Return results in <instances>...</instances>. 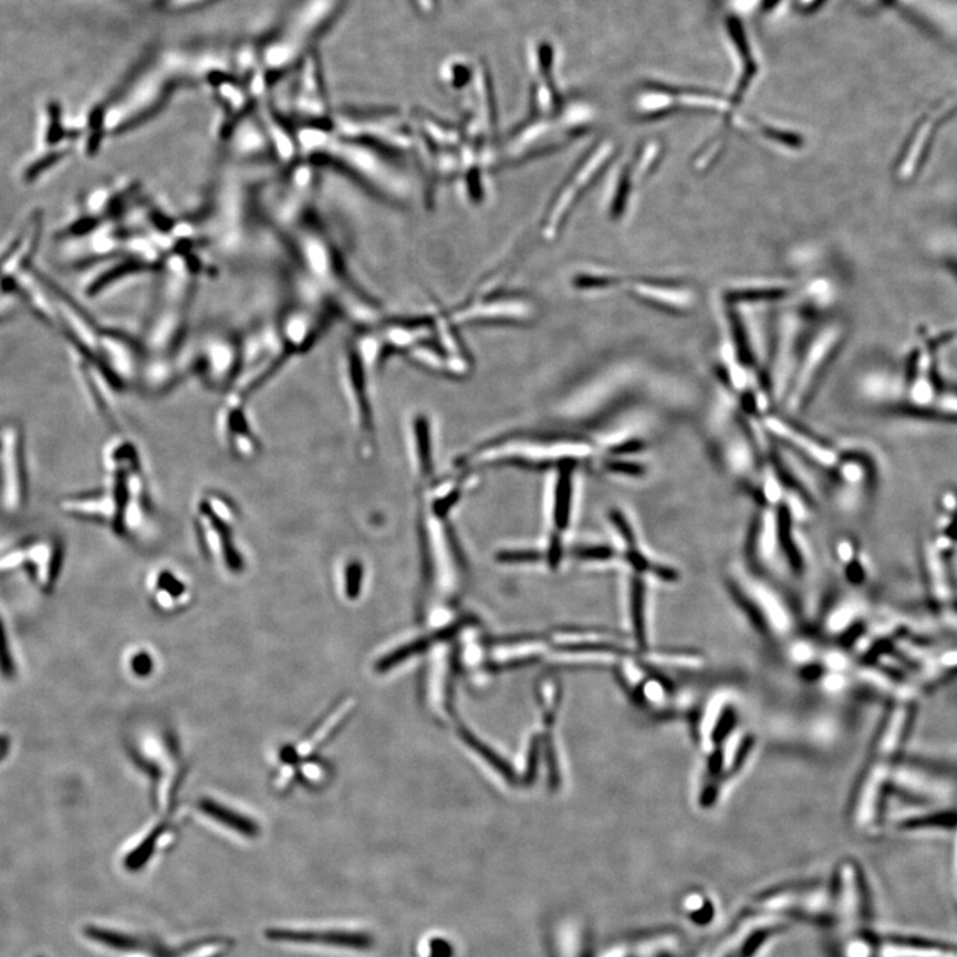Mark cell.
I'll use <instances>...</instances> for the list:
<instances>
[{
	"label": "cell",
	"mask_w": 957,
	"mask_h": 957,
	"mask_svg": "<svg viewBox=\"0 0 957 957\" xmlns=\"http://www.w3.org/2000/svg\"><path fill=\"white\" fill-rule=\"evenodd\" d=\"M212 69L209 51H165L145 63L114 96L98 105L85 125V149L148 121L184 84L204 82Z\"/></svg>",
	"instance_id": "1"
},
{
	"label": "cell",
	"mask_w": 957,
	"mask_h": 957,
	"mask_svg": "<svg viewBox=\"0 0 957 957\" xmlns=\"http://www.w3.org/2000/svg\"><path fill=\"white\" fill-rule=\"evenodd\" d=\"M196 268L187 254L174 253L162 267L157 295L141 343L143 368L138 386L150 394L174 387L184 372L178 363L194 295Z\"/></svg>",
	"instance_id": "2"
},
{
	"label": "cell",
	"mask_w": 957,
	"mask_h": 957,
	"mask_svg": "<svg viewBox=\"0 0 957 957\" xmlns=\"http://www.w3.org/2000/svg\"><path fill=\"white\" fill-rule=\"evenodd\" d=\"M345 0H299L285 18L259 43L270 83L295 71L315 52V44L341 15Z\"/></svg>",
	"instance_id": "3"
},
{
	"label": "cell",
	"mask_w": 957,
	"mask_h": 957,
	"mask_svg": "<svg viewBox=\"0 0 957 957\" xmlns=\"http://www.w3.org/2000/svg\"><path fill=\"white\" fill-rule=\"evenodd\" d=\"M725 579L746 615L771 642L788 646L800 637V620L789 600L763 573L749 564L732 561L726 568Z\"/></svg>",
	"instance_id": "4"
},
{
	"label": "cell",
	"mask_w": 957,
	"mask_h": 957,
	"mask_svg": "<svg viewBox=\"0 0 957 957\" xmlns=\"http://www.w3.org/2000/svg\"><path fill=\"white\" fill-rule=\"evenodd\" d=\"M194 520L201 551L210 563L241 573L247 554L237 537L241 513L235 501L219 491H204L195 501Z\"/></svg>",
	"instance_id": "5"
},
{
	"label": "cell",
	"mask_w": 957,
	"mask_h": 957,
	"mask_svg": "<svg viewBox=\"0 0 957 957\" xmlns=\"http://www.w3.org/2000/svg\"><path fill=\"white\" fill-rule=\"evenodd\" d=\"M843 336V329L840 326L823 330L811 341L807 352L798 355L794 373L780 404L789 417L802 414L811 405L826 370L842 345Z\"/></svg>",
	"instance_id": "6"
},
{
	"label": "cell",
	"mask_w": 957,
	"mask_h": 957,
	"mask_svg": "<svg viewBox=\"0 0 957 957\" xmlns=\"http://www.w3.org/2000/svg\"><path fill=\"white\" fill-rule=\"evenodd\" d=\"M240 363L241 341L214 330L197 342L185 367L199 376L204 385L215 391L227 388L229 392L239 375Z\"/></svg>",
	"instance_id": "7"
},
{
	"label": "cell",
	"mask_w": 957,
	"mask_h": 957,
	"mask_svg": "<svg viewBox=\"0 0 957 957\" xmlns=\"http://www.w3.org/2000/svg\"><path fill=\"white\" fill-rule=\"evenodd\" d=\"M79 137H82V132L65 124L61 105L55 102L45 105L41 129H39V142L34 154L24 165L23 180L35 184L54 170L59 164L70 157L74 144L81 141Z\"/></svg>",
	"instance_id": "8"
},
{
	"label": "cell",
	"mask_w": 957,
	"mask_h": 957,
	"mask_svg": "<svg viewBox=\"0 0 957 957\" xmlns=\"http://www.w3.org/2000/svg\"><path fill=\"white\" fill-rule=\"evenodd\" d=\"M763 430L770 440L795 455L816 470L830 472L840 459V448L831 445L829 440L810 431L789 415L769 414L761 420Z\"/></svg>",
	"instance_id": "9"
},
{
	"label": "cell",
	"mask_w": 957,
	"mask_h": 957,
	"mask_svg": "<svg viewBox=\"0 0 957 957\" xmlns=\"http://www.w3.org/2000/svg\"><path fill=\"white\" fill-rule=\"evenodd\" d=\"M831 495L844 512H860L874 490L876 471L867 454L855 448H840L833 470L828 472Z\"/></svg>",
	"instance_id": "10"
},
{
	"label": "cell",
	"mask_w": 957,
	"mask_h": 957,
	"mask_svg": "<svg viewBox=\"0 0 957 957\" xmlns=\"http://www.w3.org/2000/svg\"><path fill=\"white\" fill-rule=\"evenodd\" d=\"M248 398L228 392L216 415V431L221 445L236 460L252 461L259 457L262 445L259 433L250 418Z\"/></svg>",
	"instance_id": "11"
},
{
	"label": "cell",
	"mask_w": 957,
	"mask_h": 957,
	"mask_svg": "<svg viewBox=\"0 0 957 957\" xmlns=\"http://www.w3.org/2000/svg\"><path fill=\"white\" fill-rule=\"evenodd\" d=\"M293 110L299 124L330 125L333 112L327 101L325 77L316 51L297 67Z\"/></svg>",
	"instance_id": "12"
},
{
	"label": "cell",
	"mask_w": 957,
	"mask_h": 957,
	"mask_svg": "<svg viewBox=\"0 0 957 957\" xmlns=\"http://www.w3.org/2000/svg\"><path fill=\"white\" fill-rule=\"evenodd\" d=\"M904 374L901 408L928 417L943 388L937 381L933 350L928 345L917 346Z\"/></svg>",
	"instance_id": "13"
},
{
	"label": "cell",
	"mask_w": 957,
	"mask_h": 957,
	"mask_svg": "<svg viewBox=\"0 0 957 957\" xmlns=\"http://www.w3.org/2000/svg\"><path fill=\"white\" fill-rule=\"evenodd\" d=\"M893 759L873 750L851 803V820L855 826L867 828L875 821Z\"/></svg>",
	"instance_id": "14"
},
{
	"label": "cell",
	"mask_w": 957,
	"mask_h": 957,
	"mask_svg": "<svg viewBox=\"0 0 957 957\" xmlns=\"http://www.w3.org/2000/svg\"><path fill=\"white\" fill-rule=\"evenodd\" d=\"M266 937L272 942L321 944V946L358 950V953H366V950H372L375 946V939L372 934L354 929L308 930L270 928L266 930Z\"/></svg>",
	"instance_id": "15"
},
{
	"label": "cell",
	"mask_w": 957,
	"mask_h": 957,
	"mask_svg": "<svg viewBox=\"0 0 957 957\" xmlns=\"http://www.w3.org/2000/svg\"><path fill=\"white\" fill-rule=\"evenodd\" d=\"M655 666V665H653ZM652 669L643 668L639 664H631L626 669V676L631 679L633 693H635L638 704L644 708L655 712H670L675 710L678 701V691L668 677H665L662 672L655 666Z\"/></svg>",
	"instance_id": "16"
},
{
	"label": "cell",
	"mask_w": 957,
	"mask_h": 957,
	"mask_svg": "<svg viewBox=\"0 0 957 957\" xmlns=\"http://www.w3.org/2000/svg\"><path fill=\"white\" fill-rule=\"evenodd\" d=\"M630 618L633 636L642 651H648L651 646V582L639 574L631 573L630 582Z\"/></svg>",
	"instance_id": "17"
},
{
	"label": "cell",
	"mask_w": 957,
	"mask_h": 957,
	"mask_svg": "<svg viewBox=\"0 0 957 957\" xmlns=\"http://www.w3.org/2000/svg\"><path fill=\"white\" fill-rule=\"evenodd\" d=\"M169 564L162 563V565H157L149 576L157 603L164 606V608H170L176 602H184L190 591L184 573Z\"/></svg>",
	"instance_id": "18"
},
{
	"label": "cell",
	"mask_w": 957,
	"mask_h": 957,
	"mask_svg": "<svg viewBox=\"0 0 957 957\" xmlns=\"http://www.w3.org/2000/svg\"><path fill=\"white\" fill-rule=\"evenodd\" d=\"M924 568L930 596L943 608L953 604L954 589L950 583L946 556L930 543L924 551Z\"/></svg>",
	"instance_id": "19"
},
{
	"label": "cell",
	"mask_w": 957,
	"mask_h": 957,
	"mask_svg": "<svg viewBox=\"0 0 957 957\" xmlns=\"http://www.w3.org/2000/svg\"><path fill=\"white\" fill-rule=\"evenodd\" d=\"M84 934L87 935L89 939L121 950V953H148L156 957H164L165 954V948L152 946L150 943H145L141 937L116 933V930L87 927L84 929Z\"/></svg>",
	"instance_id": "20"
},
{
	"label": "cell",
	"mask_w": 957,
	"mask_h": 957,
	"mask_svg": "<svg viewBox=\"0 0 957 957\" xmlns=\"http://www.w3.org/2000/svg\"><path fill=\"white\" fill-rule=\"evenodd\" d=\"M530 67L537 77V90L558 92L554 84V50L551 43L540 41L530 49Z\"/></svg>",
	"instance_id": "21"
},
{
	"label": "cell",
	"mask_w": 957,
	"mask_h": 957,
	"mask_svg": "<svg viewBox=\"0 0 957 957\" xmlns=\"http://www.w3.org/2000/svg\"><path fill=\"white\" fill-rule=\"evenodd\" d=\"M200 808L210 818H214L215 821L226 824V826L233 829L237 833H240L246 836H256L259 835V826L247 816H242L239 813H236L233 810H229L226 807H221V804L210 801L204 800L200 803Z\"/></svg>",
	"instance_id": "22"
},
{
	"label": "cell",
	"mask_w": 957,
	"mask_h": 957,
	"mask_svg": "<svg viewBox=\"0 0 957 957\" xmlns=\"http://www.w3.org/2000/svg\"><path fill=\"white\" fill-rule=\"evenodd\" d=\"M162 834L163 829H155L154 833H150L145 838L141 846H137L127 857H125V868H128L129 871L142 870L145 864L148 863L150 856L154 855L158 838H160Z\"/></svg>",
	"instance_id": "23"
},
{
	"label": "cell",
	"mask_w": 957,
	"mask_h": 957,
	"mask_svg": "<svg viewBox=\"0 0 957 957\" xmlns=\"http://www.w3.org/2000/svg\"><path fill=\"white\" fill-rule=\"evenodd\" d=\"M928 417L957 420V391L943 387Z\"/></svg>",
	"instance_id": "24"
},
{
	"label": "cell",
	"mask_w": 957,
	"mask_h": 957,
	"mask_svg": "<svg viewBox=\"0 0 957 957\" xmlns=\"http://www.w3.org/2000/svg\"><path fill=\"white\" fill-rule=\"evenodd\" d=\"M474 71L466 62L455 59V61L448 62L445 65L444 77L446 83L450 84L451 87L459 89L461 85L472 81Z\"/></svg>",
	"instance_id": "25"
},
{
	"label": "cell",
	"mask_w": 957,
	"mask_h": 957,
	"mask_svg": "<svg viewBox=\"0 0 957 957\" xmlns=\"http://www.w3.org/2000/svg\"><path fill=\"white\" fill-rule=\"evenodd\" d=\"M834 554L838 563L844 568L861 558V550L853 538L842 537L835 543Z\"/></svg>",
	"instance_id": "26"
},
{
	"label": "cell",
	"mask_w": 957,
	"mask_h": 957,
	"mask_svg": "<svg viewBox=\"0 0 957 957\" xmlns=\"http://www.w3.org/2000/svg\"><path fill=\"white\" fill-rule=\"evenodd\" d=\"M216 2H220V0H158L162 10L170 12V14L200 10Z\"/></svg>",
	"instance_id": "27"
},
{
	"label": "cell",
	"mask_w": 957,
	"mask_h": 957,
	"mask_svg": "<svg viewBox=\"0 0 957 957\" xmlns=\"http://www.w3.org/2000/svg\"><path fill=\"white\" fill-rule=\"evenodd\" d=\"M345 584H346V593L349 599H355L358 596L361 590V582L363 578V566L358 560H349L345 563Z\"/></svg>",
	"instance_id": "28"
},
{
	"label": "cell",
	"mask_w": 957,
	"mask_h": 957,
	"mask_svg": "<svg viewBox=\"0 0 957 957\" xmlns=\"http://www.w3.org/2000/svg\"><path fill=\"white\" fill-rule=\"evenodd\" d=\"M342 716H343L342 710L335 711V715L330 717L327 719V721L325 722V725H323L321 729H319L314 732L315 736L308 739V741L301 746L302 755H309V752H312L315 749V746L319 745L321 741H323V739H325L329 730H332L334 728L335 722H339L340 718H342Z\"/></svg>",
	"instance_id": "29"
},
{
	"label": "cell",
	"mask_w": 957,
	"mask_h": 957,
	"mask_svg": "<svg viewBox=\"0 0 957 957\" xmlns=\"http://www.w3.org/2000/svg\"><path fill=\"white\" fill-rule=\"evenodd\" d=\"M939 506L942 513L956 517L957 514V491L946 490L940 495Z\"/></svg>",
	"instance_id": "30"
},
{
	"label": "cell",
	"mask_w": 957,
	"mask_h": 957,
	"mask_svg": "<svg viewBox=\"0 0 957 957\" xmlns=\"http://www.w3.org/2000/svg\"><path fill=\"white\" fill-rule=\"evenodd\" d=\"M430 957H451V947L448 943L435 939L430 943Z\"/></svg>",
	"instance_id": "31"
},
{
	"label": "cell",
	"mask_w": 957,
	"mask_h": 957,
	"mask_svg": "<svg viewBox=\"0 0 957 957\" xmlns=\"http://www.w3.org/2000/svg\"><path fill=\"white\" fill-rule=\"evenodd\" d=\"M134 669L138 676H147L152 670V659L148 655H138L134 662Z\"/></svg>",
	"instance_id": "32"
},
{
	"label": "cell",
	"mask_w": 957,
	"mask_h": 957,
	"mask_svg": "<svg viewBox=\"0 0 957 957\" xmlns=\"http://www.w3.org/2000/svg\"><path fill=\"white\" fill-rule=\"evenodd\" d=\"M414 3L424 14H431L435 9V0H414Z\"/></svg>",
	"instance_id": "33"
},
{
	"label": "cell",
	"mask_w": 957,
	"mask_h": 957,
	"mask_svg": "<svg viewBox=\"0 0 957 957\" xmlns=\"http://www.w3.org/2000/svg\"><path fill=\"white\" fill-rule=\"evenodd\" d=\"M942 664L946 668H957V652H949L942 657Z\"/></svg>",
	"instance_id": "34"
}]
</instances>
